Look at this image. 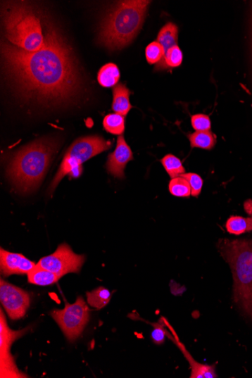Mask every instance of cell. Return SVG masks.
I'll use <instances>...</instances> for the list:
<instances>
[{"label": "cell", "instance_id": "cell-27", "mask_svg": "<svg viewBox=\"0 0 252 378\" xmlns=\"http://www.w3.org/2000/svg\"><path fill=\"white\" fill-rule=\"evenodd\" d=\"M191 123L196 132H208L212 128L211 120H210L208 115L205 114L192 115Z\"/></svg>", "mask_w": 252, "mask_h": 378}, {"label": "cell", "instance_id": "cell-23", "mask_svg": "<svg viewBox=\"0 0 252 378\" xmlns=\"http://www.w3.org/2000/svg\"><path fill=\"white\" fill-rule=\"evenodd\" d=\"M161 163L167 173L169 174L172 178L179 177L186 173V170L182 161L174 155H166L162 159Z\"/></svg>", "mask_w": 252, "mask_h": 378}, {"label": "cell", "instance_id": "cell-20", "mask_svg": "<svg viewBox=\"0 0 252 378\" xmlns=\"http://www.w3.org/2000/svg\"><path fill=\"white\" fill-rule=\"evenodd\" d=\"M87 296L89 305L100 310L108 305L111 298V293L104 287H99L92 291L87 292Z\"/></svg>", "mask_w": 252, "mask_h": 378}, {"label": "cell", "instance_id": "cell-4", "mask_svg": "<svg viewBox=\"0 0 252 378\" xmlns=\"http://www.w3.org/2000/svg\"><path fill=\"white\" fill-rule=\"evenodd\" d=\"M218 248L233 272L234 302L252 321V239H220Z\"/></svg>", "mask_w": 252, "mask_h": 378}, {"label": "cell", "instance_id": "cell-8", "mask_svg": "<svg viewBox=\"0 0 252 378\" xmlns=\"http://www.w3.org/2000/svg\"><path fill=\"white\" fill-rule=\"evenodd\" d=\"M84 262L85 256L75 254L68 244H64L59 246L53 254L41 258L37 265L61 278L70 272L78 274Z\"/></svg>", "mask_w": 252, "mask_h": 378}, {"label": "cell", "instance_id": "cell-12", "mask_svg": "<svg viewBox=\"0 0 252 378\" xmlns=\"http://www.w3.org/2000/svg\"><path fill=\"white\" fill-rule=\"evenodd\" d=\"M133 160V153L130 146L126 143L124 136L120 135L118 139L117 148L108 156L107 170L108 173L123 179L126 165Z\"/></svg>", "mask_w": 252, "mask_h": 378}, {"label": "cell", "instance_id": "cell-5", "mask_svg": "<svg viewBox=\"0 0 252 378\" xmlns=\"http://www.w3.org/2000/svg\"><path fill=\"white\" fill-rule=\"evenodd\" d=\"M3 23L5 36L12 45L27 51H37L44 46V27L28 4H7L3 9Z\"/></svg>", "mask_w": 252, "mask_h": 378}, {"label": "cell", "instance_id": "cell-30", "mask_svg": "<svg viewBox=\"0 0 252 378\" xmlns=\"http://www.w3.org/2000/svg\"><path fill=\"white\" fill-rule=\"evenodd\" d=\"M251 49H252V8H251Z\"/></svg>", "mask_w": 252, "mask_h": 378}, {"label": "cell", "instance_id": "cell-19", "mask_svg": "<svg viewBox=\"0 0 252 378\" xmlns=\"http://www.w3.org/2000/svg\"><path fill=\"white\" fill-rule=\"evenodd\" d=\"M188 139L191 141L192 148L201 149L204 150L213 149L216 140L211 131L196 132L188 135Z\"/></svg>", "mask_w": 252, "mask_h": 378}, {"label": "cell", "instance_id": "cell-21", "mask_svg": "<svg viewBox=\"0 0 252 378\" xmlns=\"http://www.w3.org/2000/svg\"><path fill=\"white\" fill-rule=\"evenodd\" d=\"M226 227L231 234L240 235L252 230V218L233 216L228 219Z\"/></svg>", "mask_w": 252, "mask_h": 378}, {"label": "cell", "instance_id": "cell-28", "mask_svg": "<svg viewBox=\"0 0 252 378\" xmlns=\"http://www.w3.org/2000/svg\"><path fill=\"white\" fill-rule=\"evenodd\" d=\"M166 332L162 325H156V328L152 332L151 337L156 344H162L165 341Z\"/></svg>", "mask_w": 252, "mask_h": 378}, {"label": "cell", "instance_id": "cell-17", "mask_svg": "<svg viewBox=\"0 0 252 378\" xmlns=\"http://www.w3.org/2000/svg\"><path fill=\"white\" fill-rule=\"evenodd\" d=\"M183 54L178 46H175L168 50L163 58L156 65L155 70H165L177 68L182 65Z\"/></svg>", "mask_w": 252, "mask_h": 378}, {"label": "cell", "instance_id": "cell-3", "mask_svg": "<svg viewBox=\"0 0 252 378\" xmlns=\"http://www.w3.org/2000/svg\"><path fill=\"white\" fill-rule=\"evenodd\" d=\"M58 146V142L54 139H42L15 153L7 174L19 191L30 193L36 190L47 173Z\"/></svg>", "mask_w": 252, "mask_h": 378}, {"label": "cell", "instance_id": "cell-13", "mask_svg": "<svg viewBox=\"0 0 252 378\" xmlns=\"http://www.w3.org/2000/svg\"><path fill=\"white\" fill-rule=\"evenodd\" d=\"M131 92L122 83H118L113 89L112 109L115 113L125 117L132 109L130 101Z\"/></svg>", "mask_w": 252, "mask_h": 378}, {"label": "cell", "instance_id": "cell-16", "mask_svg": "<svg viewBox=\"0 0 252 378\" xmlns=\"http://www.w3.org/2000/svg\"><path fill=\"white\" fill-rule=\"evenodd\" d=\"M120 78V73L117 65L110 63L105 65L99 70L98 80L104 88H111L118 85Z\"/></svg>", "mask_w": 252, "mask_h": 378}, {"label": "cell", "instance_id": "cell-2", "mask_svg": "<svg viewBox=\"0 0 252 378\" xmlns=\"http://www.w3.org/2000/svg\"><path fill=\"white\" fill-rule=\"evenodd\" d=\"M151 1H120L111 8L101 22L99 44L111 51L129 46L138 35Z\"/></svg>", "mask_w": 252, "mask_h": 378}, {"label": "cell", "instance_id": "cell-18", "mask_svg": "<svg viewBox=\"0 0 252 378\" xmlns=\"http://www.w3.org/2000/svg\"><path fill=\"white\" fill-rule=\"evenodd\" d=\"M178 39V27L172 23L166 24L160 30L157 42L163 46L165 54L172 47L177 46Z\"/></svg>", "mask_w": 252, "mask_h": 378}, {"label": "cell", "instance_id": "cell-14", "mask_svg": "<svg viewBox=\"0 0 252 378\" xmlns=\"http://www.w3.org/2000/svg\"><path fill=\"white\" fill-rule=\"evenodd\" d=\"M175 340L177 341V345L178 348L183 352L185 358L190 363L191 367V376L192 378H214L217 377L215 373V365H203L195 361L192 355L187 351L184 344L181 343L179 339H177L175 335Z\"/></svg>", "mask_w": 252, "mask_h": 378}, {"label": "cell", "instance_id": "cell-15", "mask_svg": "<svg viewBox=\"0 0 252 378\" xmlns=\"http://www.w3.org/2000/svg\"><path fill=\"white\" fill-rule=\"evenodd\" d=\"M27 277L31 284L39 286L53 285L60 279L54 272L41 267L38 265L29 272Z\"/></svg>", "mask_w": 252, "mask_h": 378}, {"label": "cell", "instance_id": "cell-11", "mask_svg": "<svg viewBox=\"0 0 252 378\" xmlns=\"http://www.w3.org/2000/svg\"><path fill=\"white\" fill-rule=\"evenodd\" d=\"M36 266L23 255L12 253L3 248L0 250V270L5 277L28 275Z\"/></svg>", "mask_w": 252, "mask_h": 378}, {"label": "cell", "instance_id": "cell-9", "mask_svg": "<svg viewBox=\"0 0 252 378\" xmlns=\"http://www.w3.org/2000/svg\"><path fill=\"white\" fill-rule=\"evenodd\" d=\"M27 330L14 332L10 329L4 311L1 310V317H0V341H1L0 343V371H1V377H25L24 374L18 371L10 351H11L13 341L22 337Z\"/></svg>", "mask_w": 252, "mask_h": 378}, {"label": "cell", "instance_id": "cell-1", "mask_svg": "<svg viewBox=\"0 0 252 378\" xmlns=\"http://www.w3.org/2000/svg\"><path fill=\"white\" fill-rule=\"evenodd\" d=\"M43 23L44 45L39 50L27 51L6 42L2 44L6 75L23 97L66 103L81 89L78 63L59 27L46 17Z\"/></svg>", "mask_w": 252, "mask_h": 378}, {"label": "cell", "instance_id": "cell-10", "mask_svg": "<svg viewBox=\"0 0 252 378\" xmlns=\"http://www.w3.org/2000/svg\"><path fill=\"white\" fill-rule=\"evenodd\" d=\"M0 301L10 319L16 320L25 317L30 307V297L25 290L1 279Z\"/></svg>", "mask_w": 252, "mask_h": 378}, {"label": "cell", "instance_id": "cell-7", "mask_svg": "<svg viewBox=\"0 0 252 378\" xmlns=\"http://www.w3.org/2000/svg\"><path fill=\"white\" fill-rule=\"evenodd\" d=\"M51 315L70 342L80 337L89 320V310L82 297L75 303H67L63 310L52 311Z\"/></svg>", "mask_w": 252, "mask_h": 378}, {"label": "cell", "instance_id": "cell-6", "mask_svg": "<svg viewBox=\"0 0 252 378\" xmlns=\"http://www.w3.org/2000/svg\"><path fill=\"white\" fill-rule=\"evenodd\" d=\"M111 145L110 141H105L100 136H87L73 142L63 158L54 180L51 182V191H55L65 175H68L70 178L79 177L82 173L83 163L109 150Z\"/></svg>", "mask_w": 252, "mask_h": 378}, {"label": "cell", "instance_id": "cell-29", "mask_svg": "<svg viewBox=\"0 0 252 378\" xmlns=\"http://www.w3.org/2000/svg\"><path fill=\"white\" fill-rule=\"evenodd\" d=\"M245 211L252 215V201H247L244 204Z\"/></svg>", "mask_w": 252, "mask_h": 378}, {"label": "cell", "instance_id": "cell-24", "mask_svg": "<svg viewBox=\"0 0 252 378\" xmlns=\"http://www.w3.org/2000/svg\"><path fill=\"white\" fill-rule=\"evenodd\" d=\"M169 189L170 193L177 197H189L191 195V188L182 176L172 178Z\"/></svg>", "mask_w": 252, "mask_h": 378}, {"label": "cell", "instance_id": "cell-25", "mask_svg": "<svg viewBox=\"0 0 252 378\" xmlns=\"http://www.w3.org/2000/svg\"><path fill=\"white\" fill-rule=\"evenodd\" d=\"M165 56L163 46L158 42H153L146 48V58L150 65H157Z\"/></svg>", "mask_w": 252, "mask_h": 378}, {"label": "cell", "instance_id": "cell-22", "mask_svg": "<svg viewBox=\"0 0 252 378\" xmlns=\"http://www.w3.org/2000/svg\"><path fill=\"white\" fill-rule=\"evenodd\" d=\"M103 125L105 130L111 134L122 135L125 131V117L115 113L108 114L104 118Z\"/></svg>", "mask_w": 252, "mask_h": 378}, {"label": "cell", "instance_id": "cell-26", "mask_svg": "<svg viewBox=\"0 0 252 378\" xmlns=\"http://www.w3.org/2000/svg\"><path fill=\"white\" fill-rule=\"evenodd\" d=\"M183 177L188 182L191 188V195L197 197L201 194L203 181L202 177L195 173H185L182 175Z\"/></svg>", "mask_w": 252, "mask_h": 378}]
</instances>
